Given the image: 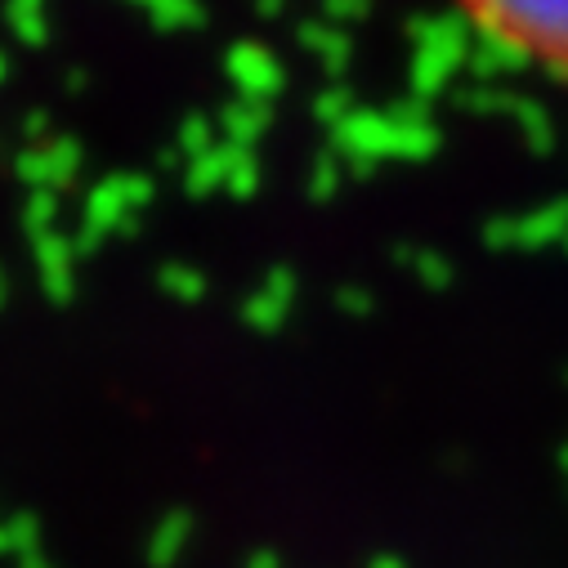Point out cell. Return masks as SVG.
I'll use <instances>...</instances> for the list:
<instances>
[{"mask_svg": "<svg viewBox=\"0 0 568 568\" xmlns=\"http://www.w3.org/2000/svg\"><path fill=\"white\" fill-rule=\"evenodd\" d=\"M457 6L497 50L568 81V0H457Z\"/></svg>", "mask_w": 568, "mask_h": 568, "instance_id": "1", "label": "cell"}]
</instances>
